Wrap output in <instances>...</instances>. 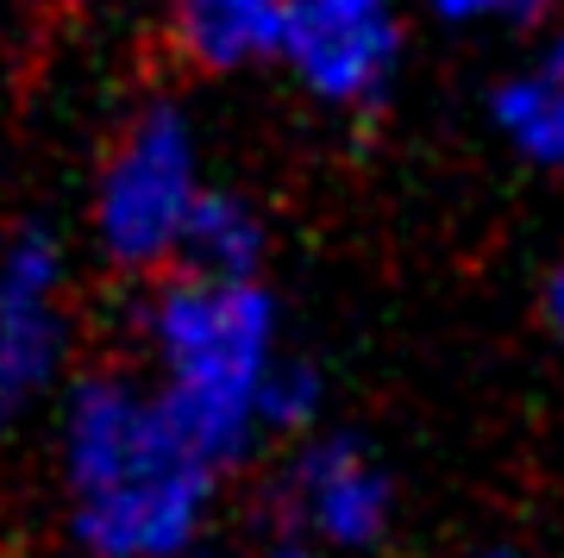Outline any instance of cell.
<instances>
[{
  "label": "cell",
  "mask_w": 564,
  "mask_h": 558,
  "mask_svg": "<svg viewBox=\"0 0 564 558\" xmlns=\"http://www.w3.org/2000/svg\"><path fill=\"white\" fill-rule=\"evenodd\" d=\"M276 51L333 107H370L402 63L395 0H289Z\"/></svg>",
  "instance_id": "cell-3"
},
{
  "label": "cell",
  "mask_w": 564,
  "mask_h": 558,
  "mask_svg": "<svg viewBox=\"0 0 564 558\" xmlns=\"http://www.w3.org/2000/svg\"><path fill=\"white\" fill-rule=\"evenodd\" d=\"M258 408L270 420H282V427H295V420H307L314 415V377L307 371H295V364H270L263 371V389H258Z\"/></svg>",
  "instance_id": "cell-10"
},
{
  "label": "cell",
  "mask_w": 564,
  "mask_h": 558,
  "mask_svg": "<svg viewBox=\"0 0 564 558\" xmlns=\"http://www.w3.org/2000/svg\"><path fill=\"white\" fill-rule=\"evenodd\" d=\"M289 0H176V39L207 69H232L276 51Z\"/></svg>",
  "instance_id": "cell-7"
},
{
  "label": "cell",
  "mask_w": 564,
  "mask_h": 558,
  "mask_svg": "<svg viewBox=\"0 0 564 558\" xmlns=\"http://www.w3.org/2000/svg\"><path fill=\"white\" fill-rule=\"evenodd\" d=\"M276 558H307V552H302V546H282V552H276Z\"/></svg>",
  "instance_id": "cell-13"
},
{
  "label": "cell",
  "mask_w": 564,
  "mask_h": 558,
  "mask_svg": "<svg viewBox=\"0 0 564 558\" xmlns=\"http://www.w3.org/2000/svg\"><path fill=\"white\" fill-rule=\"evenodd\" d=\"M44 282H51V251L39 239L20 245V258L7 270V289H0V377L25 383L39 371L44 345H51V326H44Z\"/></svg>",
  "instance_id": "cell-8"
},
{
  "label": "cell",
  "mask_w": 564,
  "mask_h": 558,
  "mask_svg": "<svg viewBox=\"0 0 564 558\" xmlns=\"http://www.w3.org/2000/svg\"><path fill=\"white\" fill-rule=\"evenodd\" d=\"M182 251L195 264V277H251L263 258V226L245 201L226 195H195L188 219H182Z\"/></svg>",
  "instance_id": "cell-9"
},
{
  "label": "cell",
  "mask_w": 564,
  "mask_h": 558,
  "mask_svg": "<svg viewBox=\"0 0 564 558\" xmlns=\"http://www.w3.org/2000/svg\"><path fill=\"white\" fill-rule=\"evenodd\" d=\"M76 464L95 490V539L113 552H170L188 539L207 459L188 452L170 415H144L120 389L88 396L76 420Z\"/></svg>",
  "instance_id": "cell-2"
},
{
  "label": "cell",
  "mask_w": 564,
  "mask_h": 558,
  "mask_svg": "<svg viewBox=\"0 0 564 558\" xmlns=\"http://www.w3.org/2000/svg\"><path fill=\"white\" fill-rule=\"evenodd\" d=\"M489 558H508V552H489Z\"/></svg>",
  "instance_id": "cell-14"
},
{
  "label": "cell",
  "mask_w": 564,
  "mask_h": 558,
  "mask_svg": "<svg viewBox=\"0 0 564 558\" xmlns=\"http://www.w3.org/2000/svg\"><path fill=\"white\" fill-rule=\"evenodd\" d=\"M158 333L176 364L170 427L202 459L239 452L270 371V301L251 277H188L163 296Z\"/></svg>",
  "instance_id": "cell-1"
},
{
  "label": "cell",
  "mask_w": 564,
  "mask_h": 558,
  "mask_svg": "<svg viewBox=\"0 0 564 558\" xmlns=\"http://www.w3.org/2000/svg\"><path fill=\"white\" fill-rule=\"evenodd\" d=\"M295 496H302V521L314 534L339 539V546H364L383 534L389 521V483L383 471L364 459L358 446H314L295 471Z\"/></svg>",
  "instance_id": "cell-5"
},
{
  "label": "cell",
  "mask_w": 564,
  "mask_h": 558,
  "mask_svg": "<svg viewBox=\"0 0 564 558\" xmlns=\"http://www.w3.org/2000/svg\"><path fill=\"white\" fill-rule=\"evenodd\" d=\"M445 25H527L545 13V0H426Z\"/></svg>",
  "instance_id": "cell-11"
},
{
  "label": "cell",
  "mask_w": 564,
  "mask_h": 558,
  "mask_svg": "<svg viewBox=\"0 0 564 558\" xmlns=\"http://www.w3.org/2000/svg\"><path fill=\"white\" fill-rule=\"evenodd\" d=\"M545 320H552V333L564 340V264L552 270V282H545Z\"/></svg>",
  "instance_id": "cell-12"
},
{
  "label": "cell",
  "mask_w": 564,
  "mask_h": 558,
  "mask_svg": "<svg viewBox=\"0 0 564 558\" xmlns=\"http://www.w3.org/2000/svg\"><path fill=\"white\" fill-rule=\"evenodd\" d=\"M188 207H195L188 132L176 126V114H151L107 176V245L132 264L163 258L176 251Z\"/></svg>",
  "instance_id": "cell-4"
},
{
  "label": "cell",
  "mask_w": 564,
  "mask_h": 558,
  "mask_svg": "<svg viewBox=\"0 0 564 558\" xmlns=\"http://www.w3.org/2000/svg\"><path fill=\"white\" fill-rule=\"evenodd\" d=\"M496 126L521 158L564 170V25L496 88Z\"/></svg>",
  "instance_id": "cell-6"
}]
</instances>
